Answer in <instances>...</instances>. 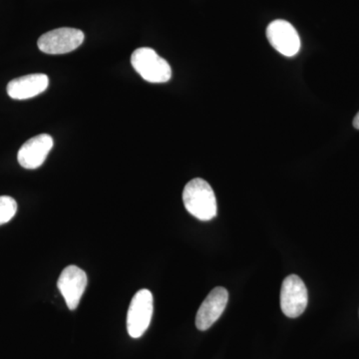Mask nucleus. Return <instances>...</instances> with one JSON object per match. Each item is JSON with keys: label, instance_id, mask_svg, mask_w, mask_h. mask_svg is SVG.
I'll return each mask as SVG.
<instances>
[{"label": "nucleus", "instance_id": "423d86ee", "mask_svg": "<svg viewBox=\"0 0 359 359\" xmlns=\"http://www.w3.org/2000/svg\"><path fill=\"white\" fill-rule=\"evenodd\" d=\"M266 37L276 51L287 57H292L301 49L299 33L287 21L278 20L269 23Z\"/></svg>", "mask_w": 359, "mask_h": 359}, {"label": "nucleus", "instance_id": "6e6552de", "mask_svg": "<svg viewBox=\"0 0 359 359\" xmlns=\"http://www.w3.org/2000/svg\"><path fill=\"white\" fill-rule=\"evenodd\" d=\"M53 138L48 134H40L23 144L18 154V163L25 169L41 167L53 148Z\"/></svg>", "mask_w": 359, "mask_h": 359}, {"label": "nucleus", "instance_id": "20e7f679", "mask_svg": "<svg viewBox=\"0 0 359 359\" xmlns=\"http://www.w3.org/2000/svg\"><path fill=\"white\" fill-rule=\"evenodd\" d=\"M84 33L75 28L63 27L51 30L39 37L37 45L46 54H66L75 50L84 41Z\"/></svg>", "mask_w": 359, "mask_h": 359}, {"label": "nucleus", "instance_id": "f257e3e1", "mask_svg": "<svg viewBox=\"0 0 359 359\" xmlns=\"http://www.w3.org/2000/svg\"><path fill=\"white\" fill-rule=\"evenodd\" d=\"M187 211L200 221H211L217 216V200L212 187L205 180L193 179L183 191Z\"/></svg>", "mask_w": 359, "mask_h": 359}, {"label": "nucleus", "instance_id": "9d476101", "mask_svg": "<svg viewBox=\"0 0 359 359\" xmlns=\"http://www.w3.org/2000/svg\"><path fill=\"white\" fill-rule=\"evenodd\" d=\"M49 78L37 73L11 80L7 85V94L15 100H26L43 93L48 88Z\"/></svg>", "mask_w": 359, "mask_h": 359}, {"label": "nucleus", "instance_id": "f8f14e48", "mask_svg": "<svg viewBox=\"0 0 359 359\" xmlns=\"http://www.w3.org/2000/svg\"><path fill=\"white\" fill-rule=\"evenodd\" d=\"M353 127L354 128L359 130V112L356 114L355 118H354Z\"/></svg>", "mask_w": 359, "mask_h": 359}, {"label": "nucleus", "instance_id": "7ed1b4c3", "mask_svg": "<svg viewBox=\"0 0 359 359\" xmlns=\"http://www.w3.org/2000/svg\"><path fill=\"white\" fill-rule=\"evenodd\" d=\"M154 299L149 290H140L135 294L127 313V330L132 339L145 334L152 320Z\"/></svg>", "mask_w": 359, "mask_h": 359}, {"label": "nucleus", "instance_id": "1a4fd4ad", "mask_svg": "<svg viewBox=\"0 0 359 359\" xmlns=\"http://www.w3.org/2000/svg\"><path fill=\"white\" fill-rule=\"evenodd\" d=\"M229 301V292L224 287H215L208 294L196 316V327L199 330H207L223 314Z\"/></svg>", "mask_w": 359, "mask_h": 359}, {"label": "nucleus", "instance_id": "f03ea898", "mask_svg": "<svg viewBox=\"0 0 359 359\" xmlns=\"http://www.w3.org/2000/svg\"><path fill=\"white\" fill-rule=\"evenodd\" d=\"M131 63L135 71L150 83H165L171 79V66L154 49L148 47L136 49L132 54Z\"/></svg>", "mask_w": 359, "mask_h": 359}, {"label": "nucleus", "instance_id": "0eeeda50", "mask_svg": "<svg viewBox=\"0 0 359 359\" xmlns=\"http://www.w3.org/2000/svg\"><path fill=\"white\" fill-rule=\"evenodd\" d=\"M87 283L88 280L83 269L76 266H69L63 269L58 278L57 287L70 311H74L79 306Z\"/></svg>", "mask_w": 359, "mask_h": 359}, {"label": "nucleus", "instance_id": "9b49d317", "mask_svg": "<svg viewBox=\"0 0 359 359\" xmlns=\"http://www.w3.org/2000/svg\"><path fill=\"white\" fill-rule=\"evenodd\" d=\"M18 212V203L9 196L0 197V226L8 223Z\"/></svg>", "mask_w": 359, "mask_h": 359}, {"label": "nucleus", "instance_id": "39448f33", "mask_svg": "<svg viewBox=\"0 0 359 359\" xmlns=\"http://www.w3.org/2000/svg\"><path fill=\"white\" fill-rule=\"evenodd\" d=\"M308 289L304 280L297 275H290L283 280L280 290V308L290 318H299L308 306Z\"/></svg>", "mask_w": 359, "mask_h": 359}]
</instances>
